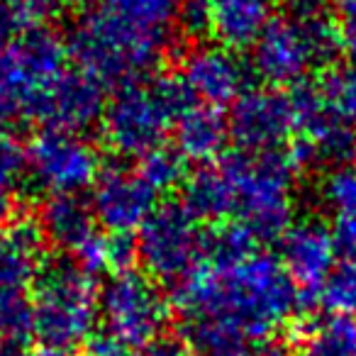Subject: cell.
<instances>
[{"instance_id": "obj_1", "label": "cell", "mask_w": 356, "mask_h": 356, "mask_svg": "<svg viewBox=\"0 0 356 356\" xmlns=\"http://www.w3.org/2000/svg\"><path fill=\"white\" fill-rule=\"evenodd\" d=\"M298 296L281 259L259 247L242 257L205 259L173 298L184 320H213L261 344L296 315Z\"/></svg>"}, {"instance_id": "obj_2", "label": "cell", "mask_w": 356, "mask_h": 356, "mask_svg": "<svg viewBox=\"0 0 356 356\" xmlns=\"http://www.w3.org/2000/svg\"><path fill=\"white\" fill-rule=\"evenodd\" d=\"M181 0H105L69 37V54L100 83L144 79L178 30Z\"/></svg>"}, {"instance_id": "obj_3", "label": "cell", "mask_w": 356, "mask_h": 356, "mask_svg": "<svg viewBox=\"0 0 356 356\" xmlns=\"http://www.w3.org/2000/svg\"><path fill=\"white\" fill-rule=\"evenodd\" d=\"M341 49L339 22L327 0H288L252 47V66L271 88L300 86Z\"/></svg>"}, {"instance_id": "obj_4", "label": "cell", "mask_w": 356, "mask_h": 356, "mask_svg": "<svg viewBox=\"0 0 356 356\" xmlns=\"http://www.w3.org/2000/svg\"><path fill=\"white\" fill-rule=\"evenodd\" d=\"M229 220L254 239H281L291 229L296 171L288 154L232 152L218 159Z\"/></svg>"}, {"instance_id": "obj_5", "label": "cell", "mask_w": 356, "mask_h": 356, "mask_svg": "<svg viewBox=\"0 0 356 356\" xmlns=\"http://www.w3.org/2000/svg\"><path fill=\"white\" fill-rule=\"evenodd\" d=\"M193 103L178 76L118 86L100 120L105 144L120 156L144 159L161 147L181 113Z\"/></svg>"}, {"instance_id": "obj_6", "label": "cell", "mask_w": 356, "mask_h": 356, "mask_svg": "<svg viewBox=\"0 0 356 356\" xmlns=\"http://www.w3.org/2000/svg\"><path fill=\"white\" fill-rule=\"evenodd\" d=\"M69 44L49 27L0 44V129L37 122L42 103L69 71Z\"/></svg>"}, {"instance_id": "obj_7", "label": "cell", "mask_w": 356, "mask_h": 356, "mask_svg": "<svg viewBox=\"0 0 356 356\" xmlns=\"http://www.w3.org/2000/svg\"><path fill=\"white\" fill-rule=\"evenodd\" d=\"M98 293L93 276L74 259L44 264L32 286L35 337L40 344L59 351L88 344L100 320Z\"/></svg>"}, {"instance_id": "obj_8", "label": "cell", "mask_w": 356, "mask_h": 356, "mask_svg": "<svg viewBox=\"0 0 356 356\" xmlns=\"http://www.w3.org/2000/svg\"><path fill=\"white\" fill-rule=\"evenodd\" d=\"M210 237L184 203H163L137 237V261L152 281L181 286L208 259Z\"/></svg>"}, {"instance_id": "obj_9", "label": "cell", "mask_w": 356, "mask_h": 356, "mask_svg": "<svg viewBox=\"0 0 356 356\" xmlns=\"http://www.w3.org/2000/svg\"><path fill=\"white\" fill-rule=\"evenodd\" d=\"M296 108V142L288 159L296 168H344L356 159V129L337 110L322 86L300 83L291 93Z\"/></svg>"}, {"instance_id": "obj_10", "label": "cell", "mask_w": 356, "mask_h": 356, "mask_svg": "<svg viewBox=\"0 0 356 356\" xmlns=\"http://www.w3.org/2000/svg\"><path fill=\"white\" fill-rule=\"evenodd\" d=\"M98 307L103 330L132 351L156 341L168 320V302L156 281L132 268L113 273L105 281L98 293Z\"/></svg>"}, {"instance_id": "obj_11", "label": "cell", "mask_w": 356, "mask_h": 356, "mask_svg": "<svg viewBox=\"0 0 356 356\" xmlns=\"http://www.w3.org/2000/svg\"><path fill=\"white\" fill-rule=\"evenodd\" d=\"M27 176L49 195H81L103 171L95 147L83 134L42 127L25 149Z\"/></svg>"}, {"instance_id": "obj_12", "label": "cell", "mask_w": 356, "mask_h": 356, "mask_svg": "<svg viewBox=\"0 0 356 356\" xmlns=\"http://www.w3.org/2000/svg\"><path fill=\"white\" fill-rule=\"evenodd\" d=\"M227 122L229 137L237 142L239 152H278L296 134L293 98L271 86L247 88L232 103Z\"/></svg>"}, {"instance_id": "obj_13", "label": "cell", "mask_w": 356, "mask_h": 356, "mask_svg": "<svg viewBox=\"0 0 356 356\" xmlns=\"http://www.w3.org/2000/svg\"><path fill=\"white\" fill-rule=\"evenodd\" d=\"M156 191L147 184L139 168L108 166L98 173L90 193V208L95 213L100 227L110 234L139 232L156 205Z\"/></svg>"}, {"instance_id": "obj_14", "label": "cell", "mask_w": 356, "mask_h": 356, "mask_svg": "<svg viewBox=\"0 0 356 356\" xmlns=\"http://www.w3.org/2000/svg\"><path fill=\"white\" fill-rule=\"evenodd\" d=\"M178 81L200 105H232L247 90V66L222 44L193 47L181 61Z\"/></svg>"}, {"instance_id": "obj_15", "label": "cell", "mask_w": 356, "mask_h": 356, "mask_svg": "<svg viewBox=\"0 0 356 356\" xmlns=\"http://www.w3.org/2000/svg\"><path fill=\"white\" fill-rule=\"evenodd\" d=\"M337 239L330 227L315 220L291 225L281 237V264L296 288L305 296H320L337 266Z\"/></svg>"}, {"instance_id": "obj_16", "label": "cell", "mask_w": 356, "mask_h": 356, "mask_svg": "<svg viewBox=\"0 0 356 356\" xmlns=\"http://www.w3.org/2000/svg\"><path fill=\"white\" fill-rule=\"evenodd\" d=\"M105 88L98 79L81 69H69L54 88L47 93L40 110V129H66V132L83 134L95 122L103 120L105 113Z\"/></svg>"}, {"instance_id": "obj_17", "label": "cell", "mask_w": 356, "mask_h": 356, "mask_svg": "<svg viewBox=\"0 0 356 356\" xmlns=\"http://www.w3.org/2000/svg\"><path fill=\"white\" fill-rule=\"evenodd\" d=\"M37 227L44 244H51L71 259L79 257L100 234L93 208L81 195H47L40 205Z\"/></svg>"}, {"instance_id": "obj_18", "label": "cell", "mask_w": 356, "mask_h": 356, "mask_svg": "<svg viewBox=\"0 0 356 356\" xmlns=\"http://www.w3.org/2000/svg\"><path fill=\"white\" fill-rule=\"evenodd\" d=\"M44 239L37 222L10 220L0 227V293H30L40 278Z\"/></svg>"}, {"instance_id": "obj_19", "label": "cell", "mask_w": 356, "mask_h": 356, "mask_svg": "<svg viewBox=\"0 0 356 356\" xmlns=\"http://www.w3.org/2000/svg\"><path fill=\"white\" fill-rule=\"evenodd\" d=\"M176 152L198 163H213L225 156L229 139V122L220 108L193 103L173 124Z\"/></svg>"}, {"instance_id": "obj_20", "label": "cell", "mask_w": 356, "mask_h": 356, "mask_svg": "<svg viewBox=\"0 0 356 356\" xmlns=\"http://www.w3.org/2000/svg\"><path fill=\"white\" fill-rule=\"evenodd\" d=\"M273 17V0H210V32L227 49L254 47Z\"/></svg>"}, {"instance_id": "obj_21", "label": "cell", "mask_w": 356, "mask_h": 356, "mask_svg": "<svg viewBox=\"0 0 356 356\" xmlns=\"http://www.w3.org/2000/svg\"><path fill=\"white\" fill-rule=\"evenodd\" d=\"M322 200L332 218L337 247L356 259V163L337 168L322 186Z\"/></svg>"}, {"instance_id": "obj_22", "label": "cell", "mask_w": 356, "mask_h": 356, "mask_svg": "<svg viewBox=\"0 0 356 356\" xmlns=\"http://www.w3.org/2000/svg\"><path fill=\"white\" fill-rule=\"evenodd\" d=\"M300 356H356V320L330 315L307 330Z\"/></svg>"}, {"instance_id": "obj_23", "label": "cell", "mask_w": 356, "mask_h": 356, "mask_svg": "<svg viewBox=\"0 0 356 356\" xmlns=\"http://www.w3.org/2000/svg\"><path fill=\"white\" fill-rule=\"evenodd\" d=\"M27 176L25 149L13 134L0 129V227L13 220L22 181Z\"/></svg>"}, {"instance_id": "obj_24", "label": "cell", "mask_w": 356, "mask_h": 356, "mask_svg": "<svg viewBox=\"0 0 356 356\" xmlns=\"http://www.w3.org/2000/svg\"><path fill=\"white\" fill-rule=\"evenodd\" d=\"M54 13L56 0H0V44L44 30Z\"/></svg>"}, {"instance_id": "obj_25", "label": "cell", "mask_w": 356, "mask_h": 356, "mask_svg": "<svg viewBox=\"0 0 356 356\" xmlns=\"http://www.w3.org/2000/svg\"><path fill=\"white\" fill-rule=\"evenodd\" d=\"M35 337V312L30 293H0V344L22 346Z\"/></svg>"}, {"instance_id": "obj_26", "label": "cell", "mask_w": 356, "mask_h": 356, "mask_svg": "<svg viewBox=\"0 0 356 356\" xmlns=\"http://www.w3.org/2000/svg\"><path fill=\"white\" fill-rule=\"evenodd\" d=\"M320 302L332 315H356V259L337 264L320 291Z\"/></svg>"}, {"instance_id": "obj_27", "label": "cell", "mask_w": 356, "mask_h": 356, "mask_svg": "<svg viewBox=\"0 0 356 356\" xmlns=\"http://www.w3.org/2000/svg\"><path fill=\"white\" fill-rule=\"evenodd\" d=\"M137 168L156 193L176 188L186 178V159L166 147H159L156 152L147 154Z\"/></svg>"}, {"instance_id": "obj_28", "label": "cell", "mask_w": 356, "mask_h": 356, "mask_svg": "<svg viewBox=\"0 0 356 356\" xmlns=\"http://www.w3.org/2000/svg\"><path fill=\"white\" fill-rule=\"evenodd\" d=\"M325 93L337 105L341 115L349 120V124L356 129V64L344 71H337L322 83Z\"/></svg>"}, {"instance_id": "obj_29", "label": "cell", "mask_w": 356, "mask_h": 356, "mask_svg": "<svg viewBox=\"0 0 356 356\" xmlns=\"http://www.w3.org/2000/svg\"><path fill=\"white\" fill-rule=\"evenodd\" d=\"M178 30L188 37H203L210 32V0H181Z\"/></svg>"}, {"instance_id": "obj_30", "label": "cell", "mask_w": 356, "mask_h": 356, "mask_svg": "<svg viewBox=\"0 0 356 356\" xmlns=\"http://www.w3.org/2000/svg\"><path fill=\"white\" fill-rule=\"evenodd\" d=\"M334 13L337 22H339L341 44L356 59V0H334Z\"/></svg>"}, {"instance_id": "obj_31", "label": "cell", "mask_w": 356, "mask_h": 356, "mask_svg": "<svg viewBox=\"0 0 356 356\" xmlns=\"http://www.w3.org/2000/svg\"><path fill=\"white\" fill-rule=\"evenodd\" d=\"M88 356H134V351L103 330L88 339Z\"/></svg>"}, {"instance_id": "obj_32", "label": "cell", "mask_w": 356, "mask_h": 356, "mask_svg": "<svg viewBox=\"0 0 356 356\" xmlns=\"http://www.w3.org/2000/svg\"><path fill=\"white\" fill-rule=\"evenodd\" d=\"M134 356H191V351L186 349V344H178L173 339H156Z\"/></svg>"}, {"instance_id": "obj_33", "label": "cell", "mask_w": 356, "mask_h": 356, "mask_svg": "<svg viewBox=\"0 0 356 356\" xmlns=\"http://www.w3.org/2000/svg\"><path fill=\"white\" fill-rule=\"evenodd\" d=\"M0 356H74L71 351H59V349H25V346H0Z\"/></svg>"}, {"instance_id": "obj_34", "label": "cell", "mask_w": 356, "mask_h": 356, "mask_svg": "<svg viewBox=\"0 0 356 356\" xmlns=\"http://www.w3.org/2000/svg\"><path fill=\"white\" fill-rule=\"evenodd\" d=\"M61 3H66V6H71V8H86V10H88V8H98V6H103L105 0H61Z\"/></svg>"}]
</instances>
